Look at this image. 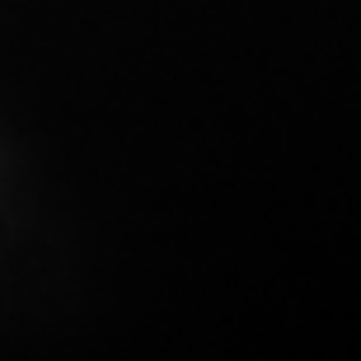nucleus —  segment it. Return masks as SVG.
<instances>
[]
</instances>
